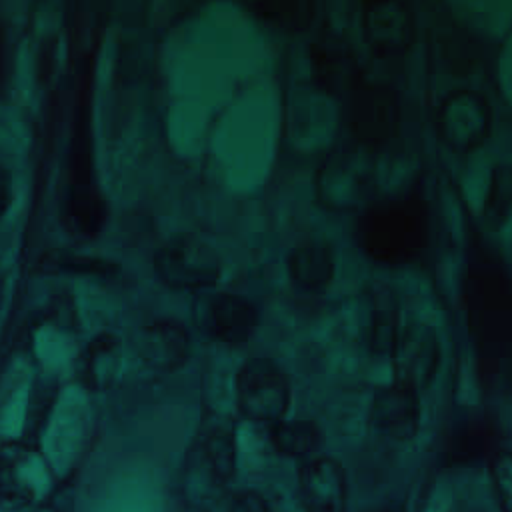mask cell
Instances as JSON below:
<instances>
[{"label": "cell", "mask_w": 512, "mask_h": 512, "mask_svg": "<svg viewBox=\"0 0 512 512\" xmlns=\"http://www.w3.org/2000/svg\"><path fill=\"white\" fill-rule=\"evenodd\" d=\"M354 238L358 248L378 264H410L426 246V206L416 194L374 200L362 208Z\"/></svg>", "instance_id": "6da1fadb"}, {"label": "cell", "mask_w": 512, "mask_h": 512, "mask_svg": "<svg viewBox=\"0 0 512 512\" xmlns=\"http://www.w3.org/2000/svg\"><path fill=\"white\" fill-rule=\"evenodd\" d=\"M376 190L374 148L348 144L334 148L318 168V200L332 210H352L372 204Z\"/></svg>", "instance_id": "7a4b0ae2"}, {"label": "cell", "mask_w": 512, "mask_h": 512, "mask_svg": "<svg viewBox=\"0 0 512 512\" xmlns=\"http://www.w3.org/2000/svg\"><path fill=\"white\" fill-rule=\"evenodd\" d=\"M236 408L246 420L274 424L290 406L292 388L286 372L264 356L248 358L234 378Z\"/></svg>", "instance_id": "3957f363"}, {"label": "cell", "mask_w": 512, "mask_h": 512, "mask_svg": "<svg viewBox=\"0 0 512 512\" xmlns=\"http://www.w3.org/2000/svg\"><path fill=\"white\" fill-rule=\"evenodd\" d=\"M156 276L174 290H206L220 278V258L216 250L192 236L176 234L166 240L152 258Z\"/></svg>", "instance_id": "277c9868"}, {"label": "cell", "mask_w": 512, "mask_h": 512, "mask_svg": "<svg viewBox=\"0 0 512 512\" xmlns=\"http://www.w3.org/2000/svg\"><path fill=\"white\" fill-rule=\"evenodd\" d=\"M346 100V124L354 142L378 148L400 124V98L388 84L360 80Z\"/></svg>", "instance_id": "5b68a950"}, {"label": "cell", "mask_w": 512, "mask_h": 512, "mask_svg": "<svg viewBox=\"0 0 512 512\" xmlns=\"http://www.w3.org/2000/svg\"><path fill=\"white\" fill-rule=\"evenodd\" d=\"M436 132L458 154H470L482 148L492 134L490 102L470 88L448 92L436 110Z\"/></svg>", "instance_id": "8992f818"}, {"label": "cell", "mask_w": 512, "mask_h": 512, "mask_svg": "<svg viewBox=\"0 0 512 512\" xmlns=\"http://www.w3.org/2000/svg\"><path fill=\"white\" fill-rule=\"evenodd\" d=\"M260 320L256 304L234 292H216L198 302L196 324L212 340L248 342Z\"/></svg>", "instance_id": "52a82bcc"}, {"label": "cell", "mask_w": 512, "mask_h": 512, "mask_svg": "<svg viewBox=\"0 0 512 512\" xmlns=\"http://www.w3.org/2000/svg\"><path fill=\"white\" fill-rule=\"evenodd\" d=\"M394 382L422 388L432 382L440 364V342L428 324L410 322L400 328L390 352Z\"/></svg>", "instance_id": "ba28073f"}, {"label": "cell", "mask_w": 512, "mask_h": 512, "mask_svg": "<svg viewBox=\"0 0 512 512\" xmlns=\"http://www.w3.org/2000/svg\"><path fill=\"white\" fill-rule=\"evenodd\" d=\"M360 30L378 56H400L408 52L416 36L414 12L396 0L368 2L360 12Z\"/></svg>", "instance_id": "9c48e42d"}, {"label": "cell", "mask_w": 512, "mask_h": 512, "mask_svg": "<svg viewBox=\"0 0 512 512\" xmlns=\"http://www.w3.org/2000/svg\"><path fill=\"white\" fill-rule=\"evenodd\" d=\"M298 488L308 512H346L348 480L336 458L324 454L306 458L298 468Z\"/></svg>", "instance_id": "30bf717a"}, {"label": "cell", "mask_w": 512, "mask_h": 512, "mask_svg": "<svg viewBox=\"0 0 512 512\" xmlns=\"http://www.w3.org/2000/svg\"><path fill=\"white\" fill-rule=\"evenodd\" d=\"M370 424L376 432L392 440H410L420 428L418 390L400 382H390L374 390Z\"/></svg>", "instance_id": "8fae6325"}, {"label": "cell", "mask_w": 512, "mask_h": 512, "mask_svg": "<svg viewBox=\"0 0 512 512\" xmlns=\"http://www.w3.org/2000/svg\"><path fill=\"white\" fill-rule=\"evenodd\" d=\"M192 342L186 326L172 318L146 324L136 336V356L156 372H174L190 356Z\"/></svg>", "instance_id": "7c38bea8"}, {"label": "cell", "mask_w": 512, "mask_h": 512, "mask_svg": "<svg viewBox=\"0 0 512 512\" xmlns=\"http://www.w3.org/2000/svg\"><path fill=\"white\" fill-rule=\"evenodd\" d=\"M312 72L314 84L338 98H346L362 80L348 46L338 42H322L312 48Z\"/></svg>", "instance_id": "4fadbf2b"}, {"label": "cell", "mask_w": 512, "mask_h": 512, "mask_svg": "<svg viewBox=\"0 0 512 512\" xmlns=\"http://www.w3.org/2000/svg\"><path fill=\"white\" fill-rule=\"evenodd\" d=\"M288 278L306 292H322L334 278V254L322 244H300L286 254Z\"/></svg>", "instance_id": "5bb4252c"}, {"label": "cell", "mask_w": 512, "mask_h": 512, "mask_svg": "<svg viewBox=\"0 0 512 512\" xmlns=\"http://www.w3.org/2000/svg\"><path fill=\"white\" fill-rule=\"evenodd\" d=\"M122 344L116 334L102 332L94 336L80 356L78 376L88 388H104L120 372Z\"/></svg>", "instance_id": "9a60e30c"}, {"label": "cell", "mask_w": 512, "mask_h": 512, "mask_svg": "<svg viewBox=\"0 0 512 512\" xmlns=\"http://www.w3.org/2000/svg\"><path fill=\"white\" fill-rule=\"evenodd\" d=\"M270 442L280 454L296 458H312L324 446V432L312 420L282 418L270 424Z\"/></svg>", "instance_id": "2e32d148"}, {"label": "cell", "mask_w": 512, "mask_h": 512, "mask_svg": "<svg viewBox=\"0 0 512 512\" xmlns=\"http://www.w3.org/2000/svg\"><path fill=\"white\" fill-rule=\"evenodd\" d=\"M246 10H250L258 20L284 30V32H302L306 30L316 12L314 2H254L246 4Z\"/></svg>", "instance_id": "e0dca14e"}, {"label": "cell", "mask_w": 512, "mask_h": 512, "mask_svg": "<svg viewBox=\"0 0 512 512\" xmlns=\"http://www.w3.org/2000/svg\"><path fill=\"white\" fill-rule=\"evenodd\" d=\"M512 216V162L496 164L490 172L484 218L492 230H500Z\"/></svg>", "instance_id": "ac0fdd59"}, {"label": "cell", "mask_w": 512, "mask_h": 512, "mask_svg": "<svg viewBox=\"0 0 512 512\" xmlns=\"http://www.w3.org/2000/svg\"><path fill=\"white\" fill-rule=\"evenodd\" d=\"M206 454L212 466V472L220 480H228L234 470V442L232 434L226 430H218L206 440Z\"/></svg>", "instance_id": "d6986e66"}, {"label": "cell", "mask_w": 512, "mask_h": 512, "mask_svg": "<svg viewBox=\"0 0 512 512\" xmlns=\"http://www.w3.org/2000/svg\"><path fill=\"white\" fill-rule=\"evenodd\" d=\"M492 480L504 512H512V452L498 454L492 464Z\"/></svg>", "instance_id": "ffe728a7"}, {"label": "cell", "mask_w": 512, "mask_h": 512, "mask_svg": "<svg viewBox=\"0 0 512 512\" xmlns=\"http://www.w3.org/2000/svg\"><path fill=\"white\" fill-rule=\"evenodd\" d=\"M56 268L58 270H68L72 274H114L112 270H116V266L108 260H100V258H88V256H72V254H62L56 260Z\"/></svg>", "instance_id": "44dd1931"}, {"label": "cell", "mask_w": 512, "mask_h": 512, "mask_svg": "<svg viewBox=\"0 0 512 512\" xmlns=\"http://www.w3.org/2000/svg\"><path fill=\"white\" fill-rule=\"evenodd\" d=\"M228 512H270V506L258 492L242 490L232 498Z\"/></svg>", "instance_id": "7402d4cb"}]
</instances>
